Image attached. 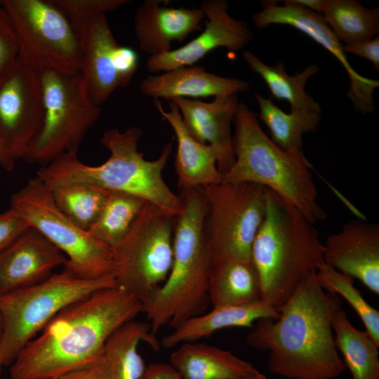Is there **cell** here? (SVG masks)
Here are the masks:
<instances>
[{
  "label": "cell",
  "instance_id": "obj_1",
  "mask_svg": "<svg viewBox=\"0 0 379 379\" xmlns=\"http://www.w3.org/2000/svg\"><path fill=\"white\" fill-rule=\"evenodd\" d=\"M316 272L277 308L278 318L259 319L246 336L250 347L270 352L268 368L277 375L333 379L346 369L331 326L333 314L342 307L341 300L320 286Z\"/></svg>",
  "mask_w": 379,
  "mask_h": 379
},
{
  "label": "cell",
  "instance_id": "obj_2",
  "mask_svg": "<svg viewBox=\"0 0 379 379\" xmlns=\"http://www.w3.org/2000/svg\"><path fill=\"white\" fill-rule=\"evenodd\" d=\"M142 308L117 286L66 306L20 351L9 366L11 378L53 379L103 359L107 338Z\"/></svg>",
  "mask_w": 379,
  "mask_h": 379
},
{
  "label": "cell",
  "instance_id": "obj_3",
  "mask_svg": "<svg viewBox=\"0 0 379 379\" xmlns=\"http://www.w3.org/2000/svg\"><path fill=\"white\" fill-rule=\"evenodd\" d=\"M142 135L138 126L124 131L109 129L100 138L109 153L103 164L89 166L80 161L77 154H65L41 166L36 176L46 185L79 182L126 193L178 215L183 209L182 201L167 186L162 175L173 142L164 146L157 159L149 161L138 150Z\"/></svg>",
  "mask_w": 379,
  "mask_h": 379
},
{
  "label": "cell",
  "instance_id": "obj_4",
  "mask_svg": "<svg viewBox=\"0 0 379 379\" xmlns=\"http://www.w3.org/2000/svg\"><path fill=\"white\" fill-rule=\"evenodd\" d=\"M183 209L177 215L173 240V263L168 278L142 305L152 332L172 328L206 312L213 256L206 232L207 201L200 188L180 192Z\"/></svg>",
  "mask_w": 379,
  "mask_h": 379
},
{
  "label": "cell",
  "instance_id": "obj_5",
  "mask_svg": "<svg viewBox=\"0 0 379 379\" xmlns=\"http://www.w3.org/2000/svg\"><path fill=\"white\" fill-rule=\"evenodd\" d=\"M314 224L267 189L265 218L254 238L251 261L261 300L281 306L299 284L324 263V244Z\"/></svg>",
  "mask_w": 379,
  "mask_h": 379
},
{
  "label": "cell",
  "instance_id": "obj_6",
  "mask_svg": "<svg viewBox=\"0 0 379 379\" xmlns=\"http://www.w3.org/2000/svg\"><path fill=\"white\" fill-rule=\"evenodd\" d=\"M234 163L225 182H251L272 191L314 224L326 218L317 201L312 166L302 150H285L264 133L257 114L239 102L233 119Z\"/></svg>",
  "mask_w": 379,
  "mask_h": 379
},
{
  "label": "cell",
  "instance_id": "obj_7",
  "mask_svg": "<svg viewBox=\"0 0 379 379\" xmlns=\"http://www.w3.org/2000/svg\"><path fill=\"white\" fill-rule=\"evenodd\" d=\"M116 286L113 274L98 279L76 277L63 270L46 281L0 295L3 331L0 340V379L25 346L66 306L97 291Z\"/></svg>",
  "mask_w": 379,
  "mask_h": 379
},
{
  "label": "cell",
  "instance_id": "obj_8",
  "mask_svg": "<svg viewBox=\"0 0 379 379\" xmlns=\"http://www.w3.org/2000/svg\"><path fill=\"white\" fill-rule=\"evenodd\" d=\"M10 207L65 254L66 271L84 279L112 274L113 249L62 213L37 176L12 194Z\"/></svg>",
  "mask_w": 379,
  "mask_h": 379
},
{
  "label": "cell",
  "instance_id": "obj_9",
  "mask_svg": "<svg viewBox=\"0 0 379 379\" xmlns=\"http://www.w3.org/2000/svg\"><path fill=\"white\" fill-rule=\"evenodd\" d=\"M177 215L146 202L113 249L116 286L146 303L168 277Z\"/></svg>",
  "mask_w": 379,
  "mask_h": 379
},
{
  "label": "cell",
  "instance_id": "obj_10",
  "mask_svg": "<svg viewBox=\"0 0 379 379\" xmlns=\"http://www.w3.org/2000/svg\"><path fill=\"white\" fill-rule=\"evenodd\" d=\"M44 119L23 159L46 166L65 154H77L88 131L100 117V107L90 98L80 72L40 73Z\"/></svg>",
  "mask_w": 379,
  "mask_h": 379
},
{
  "label": "cell",
  "instance_id": "obj_11",
  "mask_svg": "<svg viewBox=\"0 0 379 379\" xmlns=\"http://www.w3.org/2000/svg\"><path fill=\"white\" fill-rule=\"evenodd\" d=\"M16 34L18 58L39 73L80 71V40L68 20L48 0H3Z\"/></svg>",
  "mask_w": 379,
  "mask_h": 379
},
{
  "label": "cell",
  "instance_id": "obj_12",
  "mask_svg": "<svg viewBox=\"0 0 379 379\" xmlns=\"http://www.w3.org/2000/svg\"><path fill=\"white\" fill-rule=\"evenodd\" d=\"M200 189L207 201L206 232L213 262H251L252 244L265 215L267 189L246 182H221Z\"/></svg>",
  "mask_w": 379,
  "mask_h": 379
},
{
  "label": "cell",
  "instance_id": "obj_13",
  "mask_svg": "<svg viewBox=\"0 0 379 379\" xmlns=\"http://www.w3.org/2000/svg\"><path fill=\"white\" fill-rule=\"evenodd\" d=\"M40 73L18 57L0 79V141L23 159L44 119Z\"/></svg>",
  "mask_w": 379,
  "mask_h": 379
},
{
  "label": "cell",
  "instance_id": "obj_14",
  "mask_svg": "<svg viewBox=\"0 0 379 379\" xmlns=\"http://www.w3.org/2000/svg\"><path fill=\"white\" fill-rule=\"evenodd\" d=\"M80 73L91 100L100 107L118 88L127 86L138 57L131 48L116 41L106 14L98 17L79 36Z\"/></svg>",
  "mask_w": 379,
  "mask_h": 379
},
{
  "label": "cell",
  "instance_id": "obj_15",
  "mask_svg": "<svg viewBox=\"0 0 379 379\" xmlns=\"http://www.w3.org/2000/svg\"><path fill=\"white\" fill-rule=\"evenodd\" d=\"M277 1H262V10L253 15L255 26L263 29L273 24L286 25L305 33L326 50L330 52L342 65L350 79L347 92L354 109L366 114L375 109L373 94L379 86V81L358 74L350 65L343 45L325 22L323 16L317 12L284 1L279 6Z\"/></svg>",
  "mask_w": 379,
  "mask_h": 379
},
{
  "label": "cell",
  "instance_id": "obj_16",
  "mask_svg": "<svg viewBox=\"0 0 379 379\" xmlns=\"http://www.w3.org/2000/svg\"><path fill=\"white\" fill-rule=\"evenodd\" d=\"M200 8L208 19L201 33L182 47L149 56L146 62L147 71L151 73L164 72L191 66L213 50L220 47L230 51H239L253 38L248 24L229 14L228 4L225 0L204 1L200 4Z\"/></svg>",
  "mask_w": 379,
  "mask_h": 379
},
{
  "label": "cell",
  "instance_id": "obj_17",
  "mask_svg": "<svg viewBox=\"0 0 379 379\" xmlns=\"http://www.w3.org/2000/svg\"><path fill=\"white\" fill-rule=\"evenodd\" d=\"M324 262L379 294V226L359 219L345 223L324 244Z\"/></svg>",
  "mask_w": 379,
  "mask_h": 379
},
{
  "label": "cell",
  "instance_id": "obj_18",
  "mask_svg": "<svg viewBox=\"0 0 379 379\" xmlns=\"http://www.w3.org/2000/svg\"><path fill=\"white\" fill-rule=\"evenodd\" d=\"M67 260L56 246L28 227L0 253V295L46 281Z\"/></svg>",
  "mask_w": 379,
  "mask_h": 379
},
{
  "label": "cell",
  "instance_id": "obj_19",
  "mask_svg": "<svg viewBox=\"0 0 379 379\" xmlns=\"http://www.w3.org/2000/svg\"><path fill=\"white\" fill-rule=\"evenodd\" d=\"M170 101L178 106L182 122L192 138L214 147L218 168L222 177L235 160L231 124L239 104L237 94L216 96L209 102L184 98Z\"/></svg>",
  "mask_w": 379,
  "mask_h": 379
},
{
  "label": "cell",
  "instance_id": "obj_20",
  "mask_svg": "<svg viewBox=\"0 0 379 379\" xmlns=\"http://www.w3.org/2000/svg\"><path fill=\"white\" fill-rule=\"evenodd\" d=\"M161 0H146L135 11L133 29L140 48L149 56L173 50L171 43L182 42L202 29L205 17L199 8L160 6Z\"/></svg>",
  "mask_w": 379,
  "mask_h": 379
},
{
  "label": "cell",
  "instance_id": "obj_21",
  "mask_svg": "<svg viewBox=\"0 0 379 379\" xmlns=\"http://www.w3.org/2000/svg\"><path fill=\"white\" fill-rule=\"evenodd\" d=\"M246 81L208 72L200 65L185 66L148 76L140 84V92L154 100L177 98L197 99L237 94L248 91Z\"/></svg>",
  "mask_w": 379,
  "mask_h": 379
},
{
  "label": "cell",
  "instance_id": "obj_22",
  "mask_svg": "<svg viewBox=\"0 0 379 379\" xmlns=\"http://www.w3.org/2000/svg\"><path fill=\"white\" fill-rule=\"evenodd\" d=\"M154 103L170 124L177 139L175 171L180 192L220 183L222 176L218 168V155L214 147L192 138L173 102H169L168 112L164 109L159 100H154Z\"/></svg>",
  "mask_w": 379,
  "mask_h": 379
},
{
  "label": "cell",
  "instance_id": "obj_23",
  "mask_svg": "<svg viewBox=\"0 0 379 379\" xmlns=\"http://www.w3.org/2000/svg\"><path fill=\"white\" fill-rule=\"evenodd\" d=\"M279 311L260 300L251 304L214 307L208 312L187 319L173 328L160 340L161 347L170 349L180 344L197 342L230 327H252L261 318L277 319Z\"/></svg>",
  "mask_w": 379,
  "mask_h": 379
},
{
  "label": "cell",
  "instance_id": "obj_24",
  "mask_svg": "<svg viewBox=\"0 0 379 379\" xmlns=\"http://www.w3.org/2000/svg\"><path fill=\"white\" fill-rule=\"evenodd\" d=\"M170 364L182 379H238L257 371L229 350L197 342L179 345L170 355Z\"/></svg>",
  "mask_w": 379,
  "mask_h": 379
},
{
  "label": "cell",
  "instance_id": "obj_25",
  "mask_svg": "<svg viewBox=\"0 0 379 379\" xmlns=\"http://www.w3.org/2000/svg\"><path fill=\"white\" fill-rule=\"evenodd\" d=\"M208 297L213 307L260 301V279L252 261L222 259L213 262L208 281Z\"/></svg>",
  "mask_w": 379,
  "mask_h": 379
},
{
  "label": "cell",
  "instance_id": "obj_26",
  "mask_svg": "<svg viewBox=\"0 0 379 379\" xmlns=\"http://www.w3.org/2000/svg\"><path fill=\"white\" fill-rule=\"evenodd\" d=\"M141 342L159 351L160 340L151 331L149 323L135 319L117 328L107 338L104 357L110 367L112 379H138L146 364L138 352Z\"/></svg>",
  "mask_w": 379,
  "mask_h": 379
},
{
  "label": "cell",
  "instance_id": "obj_27",
  "mask_svg": "<svg viewBox=\"0 0 379 379\" xmlns=\"http://www.w3.org/2000/svg\"><path fill=\"white\" fill-rule=\"evenodd\" d=\"M335 344L352 379H379V345L369 333L355 328L342 307L332 317Z\"/></svg>",
  "mask_w": 379,
  "mask_h": 379
},
{
  "label": "cell",
  "instance_id": "obj_28",
  "mask_svg": "<svg viewBox=\"0 0 379 379\" xmlns=\"http://www.w3.org/2000/svg\"><path fill=\"white\" fill-rule=\"evenodd\" d=\"M319 13L345 46L378 36V7L368 8L355 0H321Z\"/></svg>",
  "mask_w": 379,
  "mask_h": 379
},
{
  "label": "cell",
  "instance_id": "obj_29",
  "mask_svg": "<svg viewBox=\"0 0 379 379\" xmlns=\"http://www.w3.org/2000/svg\"><path fill=\"white\" fill-rule=\"evenodd\" d=\"M242 58L251 69L263 79L276 99L288 101L291 109L321 112L319 104L305 90L308 79L319 70L316 65H308L301 72L290 76L282 62L269 66L248 50L242 52Z\"/></svg>",
  "mask_w": 379,
  "mask_h": 379
},
{
  "label": "cell",
  "instance_id": "obj_30",
  "mask_svg": "<svg viewBox=\"0 0 379 379\" xmlns=\"http://www.w3.org/2000/svg\"><path fill=\"white\" fill-rule=\"evenodd\" d=\"M255 100L260 108L259 117L270 130L272 141L285 150H302V135L317 131L321 112L291 109L288 114L270 98L256 94Z\"/></svg>",
  "mask_w": 379,
  "mask_h": 379
},
{
  "label": "cell",
  "instance_id": "obj_31",
  "mask_svg": "<svg viewBox=\"0 0 379 379\" xmlns=\"http://www.w3.org/2000/svg\"><path fill=\"white\" fill-rule=\"evenodd\" d=\"M46 186L62 212L86 230L98 218L109 193L101 187L79 182Z\"/></svg>",
  "mask_w": 379,
  "mask_h": 379
},
{
  "label": "cell",
  "instance_id": "obj_32",
  "mask_svg": "<svg viewBox=\"0 0 379 379\" xmlns=\"http://www.w3.org/2000/svg\"><path fill=\"white\" fill-rule=\"evenodd\" d=\"M146 202L126 193L109 191L98 218L88 231L114 249L126 236Z\"/></svg>",
  "mask_w": 379,
  "mask_h": 379
},
{
  "label": "cell",
  "instance_id": "obj_33",
  "mask_svg": "<svg viewBox=\"0 0 379 379\" xmlns=\"http://www.w3.org/2000/svg\"><path fill=\"white\" fill-rule=\"evenodd\" d=\"M316 276L325 291L343 296L350 303L363 321L366 331L379 345V312L365 300L354 286V278L324 262L319 266Z\"/></svg>",
  "mask_w": 379,
  "mask_h": 379
},
{
  "label": "cell",
  "instance_id": "obj_34",
  "mask_svg": "<svg viewBox=\"0 0 379 379\" xmlns=\"http://www.w3.org/2000/svg\"><path fill=\"white\" fill-rule=\"evenodd\" d=\"M69 22L79 38L100 15L126 5L128 0H48Z\"/></svg>",
  "mask_w": 379,
  "mask_h": 379
},
{
  "label": "cell",
  "instance_id": "obj_35",
  "mask_svg": "<svg viewBox=\"0 0 379 379\" xmlns=\"http://www.w3.org/2000/svg\"><path fill=\"white\" fill-rule=\"evenodd\" d=\"M19 47L12 22L0 4V79L18 57Z\"/></svg>",
  "mask_w": 379,
  "mask_h": 379
},
{
  "label": "cell",
  "instance_id": "obj_36",
  "mask_svg": "<svg viewBox=\"0 0 379 379\" xmlns=\"http://www.w3.org/2000/svg\"><path fill=\"white\" fill-rule=\"evenodd\" d=\"M28 227L26 221L11 207L0 213V253Z\"/></svg>",
  "mask_w": 379,
  "mask_h": 379
},
{
  "label": "cell",
  "instance_id": "obj_37",
  "mask_svg": "<svg viewBox=\"0 0 379 379\" xmlns=\"http://www.w3.org/2000/svg\"><path fill=\"white\" fill-rule=\"evenodd\" d=\"M53 379H112L108 362L103 359L64 373Z\"/></svg>",
  "mask_w": 379,
  "mask_h": 379
},
{
  "label": "cell",
  "instance_id": "obj_38",
  "mask_svg": "<svg viewBox=\"0 0 379 379\" xmlns=\"http://www.w3.org/2000/svg\"><path fill=\"white\" fill-rule=\"evenodd\" d=\"M345 53H352L371 61L377 72H379V36L360 43L343 46Z\"/></svg>",
  "mask_w": 379,
  "mask_h": 379
},
{
  "label": "cell",
  "instance_id": "obj_39",
  "mask_svg": "<svg viewBox=\"0 0 379 379\" xmlns=\"http://www.w3.org/2000/svg\"><path fill=\"white\" fill-rule=\"evenodd\" d=\"M138 379H182V378L170 364L152 363L146 366Z\"/></svg>",
  "mask_w": 379,
  "mask_h": 379
},
{
  "label": "cell",
  "instance_id": "obj_40",
  "mask_svg": "<svg viewBox=\"0 0 379 379\" xmlns=\"http://www.w3.org/2000/svg\"><path fill=\"white\" fill-rule=\"evenodd\" d=\"M15 159L6 146L0 141V166L8 172L15 167Z\"/></svg>",
  "mask_w": 379,
  "mask_h": 379
},
{
  "label": "cell",
  "instance_id": "obj_41",
  "mask_svg": "<svg viewBox=\"0 0 379 379\" xmlns=\"http://www.w3.org/2000/svg\"><path fill=\"white\" fill-rule=\"evenodd\" d=\"M238 379H267V378L264 374L260 373L257 370L255 373L251 375H246V376H244Z\"/></svg>",
  "mask_w": 379,
  "mask_h": 379
},
{
  "label": "cell",
  "instance_id": "obj_42",
  "mask_svg": "<svg viewBox=\"0 0 379 379\" xmlns=\"http://www.w3.org/2000/svg\"><path fill=\"white\" fill-rule=\"evenodd\" d=\"M2 331H3V319H2V315L0 311V340L2 335Z\"/></svg>",
  "mask_w": 379,
  "mask_h": 379
}]
</instances>
